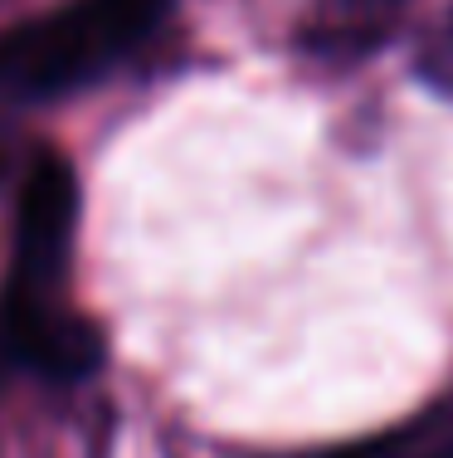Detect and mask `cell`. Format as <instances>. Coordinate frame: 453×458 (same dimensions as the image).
I'll return each mask as SVG.
<instances>
[{"mask_svg": "<svg viewBox=\"0 0 453 458\" xmlns=\"http://www.w3.org/2000/svg\"><path fill=\"white\" fill-rule=\"evenodd\" d=\"M0 332H5V346L20 361H29L54 380H83L103 366L98 327L83 322V318L49 312L45 293H35V288L10 293L5 312H0Z\"/></svg>", "mask_w": 453, "mask_h": 458, "instance_id": "3957f363", "label": "cell"}, {"mask_svg": "<svg viewBox=\"0 0 453 458\" xmlns=\"http://www.w3.org/2000/svg\"><path fill=\"white\" fill-rule=\"evenodd\" d=\"M166 15V0H83L0 39V98L35 103L98 79Z\"/></svg>", "mask_w": 453, "mask_h": 458, "instance_id": "6da1fadb", "label": "cell"}, {"mask_svg": "<svg viewBox=\"0 0 453 458\" xmlns=\"http://www.w3.org/2000/svg\"><path fill=\"white\" fill-rule=\"evenodd\" d=\"M79 220V181L59 157H39L20 191V288L45 293L59 278Z\"/></svg>", "mask_w": 453, "mask_h": 458, "instance_id": "7a4b0ae2", "label": "cell"}]
</instances>
